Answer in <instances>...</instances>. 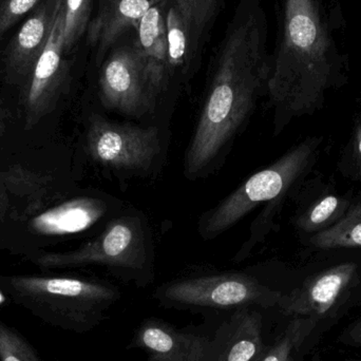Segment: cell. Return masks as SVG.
<instances>
[{
	"label": "cell",
	"instance_id": "obj_16",
	"mask_svg": "<svg viewBox=\"0 0 361 361\" xmlns=\"http://www.w3.org/2000/svg\"><path fill=\"white\" fill-rule=\"evenodd\" d=\"M106 209L107 206L102 200L80 197L36 216L30 227L37 235H63L80 233L101 220Z\"/></svg>",
	"mask_w": 361,
	"mask_h": 361
},
{
	"label": "cell",
	"instance_id": "obj_5",
	"mask_svg": "<svg viewBox=\"0 0 361 361\" xmlns=\"http://www.w3.org/2000/svg\"><path fill=\"white\" fill-rule=\"evenodd\" d=\"M32 262L42 269L102 264L139 271L147 261L145 233L137 216H123L110 223L93 241L68 252H38Z\"/></svg>",
	"mask_w": 361,
	"mask_h": 361
},
{
	"label": "cell",
	"instance_id": "obj_6",
	"mask_svg": "<svg viewBox=\"0 0 361 361\" xmlns=\"http://www.w3.org/2000/svg\"><path fill=\"white\" fill-rule=\"evenodd\" d=\"M282 296L281 292L242 274L179 280L166 284L158 292L159 298L171 305L212 309L278 307Z\"/></svg>",
	"mask_w": 361,
	"mask_h": 361
},
{
	"label": "cell",
	"instance_id": "obj_12",
	"mask_svg": "<svg viewBox=\"0 0 361 361\" xmlns=\"http://www.w3.org/2000/svg\"><path fill=\"white\" fill-rule=\"evenodd\" d=\"M167 1L156 0L135 25L137 37L135 44L158 94L166 88L171 76L166 27Z\"/></svg>",
	"mask_w": 361,
	"mask_h": 361
},
{
	"label": "cell",
	"instance_id": "obj_10",
	"mask_svg": "<svg viewBox=\"0 0 361 361\" xmlns=\"http://www.w3.org/2000/svg\"><path fill=\"white\" fill-rule=\"evenodd\" d=\"M63 53V11L61 6L48 42L38 57L30 78L25 97L27 128L35 126L56 103L66 75Z\"/></svg>",
	"mask_w": 361,
	"mask_h": 361
},
{
	"label": "cell",
	"instance_id": "obj_7",
	"mask_svg": "<svg viewBox=\"0 0 361 361\" xmlns=\"http://www.w3.org/2000/svg\"><path fill=\"white\" fill-rule=\"evenodd\" d=\"M87 150L108 169L146 171L160 154V137L156 127L118 124L94 116L87 131Z\"/></svg>",
	"mask_w": 361,
	"mask_h": 361
},
{
	"label": "cell",
	"instance_id": "obj_3",
	"mask_svg": "<svg viewBox=\"0 0 361 361\" xmlns=\"http://www.w3.org/2000/svg\"><path fill=\"white\" fill-rule=\"evenodd\" d=\"M0 290L44 324L78 334L99 326L120 298L109 284L69 276H0Z\"/></svg>",
	"mask_w": 361,
	"mask_h": 361
},
{
	"label": "cell",
	"instance_id": "obj_9",
	"mask_svg": "<svg viewBox=\"0 0 361 361\" xmlns=\"http://www.w3.org/2000/svg\"><path fill=\"white\" fill-rule=\"evenodd\" d=\"M357 274V264L341 263L305 280V283L280 300L279 309L286 316L310 317L319 322L334 310Z\"/></svg>",
	"mask_w": 361,
	"mask_h": 361
},
{
	"label": "cell",
	"instance_id": "obj_24",
	"mask_svg": "<svg viewBox=\"0 0 361 361\" xmlns=\"http://www.w3.org/2000/svg\"><path fill=\"white\" fill-rule=\"evenodd\" d=\"M341 207L343 201L341 197L334 195H326L305 212V216L299 220V227L305 231H316L336 216Z\"/></svg>",
	"mask_w": 361,
	"mask_h": 361
},
{
	"label": "cell",
	"instance_id": "obj_20",
	"mask_svg": "<svg viewBox=\"0 0 361 361\" xmlns=\"http://www.w3.org/2000/svg\"><path fill=\"white\" fill-rule=\"evenodd\" d=\"M318 320L298 317L293 320L281 336L257 361H293L295 354L317 326Z\"/></svg>",
	"mask_w": 361,
	"mask_h": 361
},
{
	"label": "cell",
	"instance_id": "obj_28",
	"mask_svg": "<svg viewBox=\"0 0 361 361\" xmlns=\"http://www.w3.org/2000/svg\"><path fill=\"white\" fill-rule=\"evenodd\" d=\"M2 109H1V107H0V118H1V116H2ZM0 126H1V121H0ZM0 130H1V129H0Z\"/></svg>",
	"mask_w": 361,
	"mask_h": 361
},
{
	"label": "cell",
	"instance_id": "obj_14",
	"mask_svg": "<svg viewBox=\"0 0 361 361\" xmlns=\"http://www.w3.org/2000/svg\"><path fill=\"white\" fill-rule=\"evenodd\" d=\"M214 361H257L264 354L262 317L254 310L243 307L219 330Z\"/></svg>",
	"mask_w": 361,
	"mask_h": 361
},
{
	"label": "cell",
	"instance_id": "obj_26",
	"mask_svg": "<svg viewBox=\"0 0 361 361\" xmlns=\"http://www.w3.org/2000/svg\"><path fill=\"white\" fill-rule=\"evenodd\" d=\"M341 341L353 347H361V319L348 329L341 336Z\"/></svg>",
	"mask_w": 361,
	"mask_h": 361
},
{
	"label": "cell",
	"instance_id": "obj_19",
	"mask_svg": "<svg viewBox=\"0 0 361 361\" xmlns=\"http://www.w3.org/2000/svg\"><path fill=\"white\" fill-rule=\"evenodd\" d=\"M34 187L35 173L32 171H25L19 166L10 167L4 171L0 178V223L15 214L16 206L13 203L14 200L25 201L27 210Z\"/></svg>",
	"mask_w": 361,
	"mask_h": 361
},
{
	"label": "cell",
	"instance_id": "obj_25",
	"mask_svg": "<svg viewBox=\"0 0 361 361\" xmlns=\"http://www.w3.org/2000/svg\"><path fill=\"white\" fill-rule=\"evenodd\" d=\"M42 0H4L0 4V38Z\"/></svg>",
	"mask_w": 361,
	"mask_h": 361
},
{
	"label": "cell",
	"instance_id": "obj_27",
	"mask_svg": "<svg viewBox=\"0 0 361 361\" xmlns=\"http://www.w3.org/2000/svg\"><path fill=\"white\" fill-rule=\"evenodd\" d=\"M354 144H355L356 158L361 166V121L356 124Z\"/></svg>",
	"mask_w": 361,
	"mask_h": 361
},
{
	"label": "cell",
	"instance_id": "obj_11",
	"mask_svg": "<svg viewBox=\"0 0 361 361\" xmlns=\"http://www.w3.org/2000/svg\"><path fill=\"white\" fill-rule=\"evenodd\" d=\"M133 347L143 350L147 361H214V341L185 333L158 319L145 320L135 332Z\"/></svg>",
	"mask_w": 361,
	"mask_h": 361
},
{
	"label": "cell",
	"instance_id": "obj_29",
	"mask_svg": "<svg viewBox=\"0 0 361 361\" xmlns=\"http://www.w3.org/2000/svg\"><path fill=\"white\" fill-rule=\"evenodd\" d=\"M4 171H0V178L2 177V175H4Z\"/></svg>",
	"mask_w": 361,
	"mask_h": 361
},
{
	"label": "cell",
	"instance_id": "obj_1",
	"mask_svg": "<svg viewBox=\"0 0 361 361\" xmlns=\"http://www.w3.org/2000/svg\"><path fill=\"white\" fill-rule=\"evenodd\" d=\"M267 25L257 0H243L216 56V69L185 154L187 177L205 171L239 133L267 90L271 63Z\"/></svg>",
	"mask_w": 361,
	"mask_h": 361
},
{
	"label": "cell",
	"instance_id": "obj_15",
	"mask_svg": "<svg viewBox=\"0 0 361 361\" xmlns=\"http://www.w3.org/2000/svg\"><path fill=\"white\" fill-rule=\"evenodd\" d=\"M156 0H101L99 11L89 23V44L104 52L122 33L135 27Z\"/></svg>",
	"mask_w": 361,
	"mask_h": 361
},
{
	"label": "cell",
	"instance_id": "obj_21",
	"mask_svg": "<svg viewBox=\"0 0 361 361\" xmlns=\"http://www.w3.org/2000/svg\"><path fill=\"white\" fill-rule=\"evenodd\" d=\"M167 38H169V65L171 75L173 71L189 66L188 38L179 11L171 0L167 1L166 8Z\"/></svg>",
	"mask_w": 361,
	"mask_h": 361
},
{
	"label": "cell",
	"instance_id": "obj_18",
	"mask_svg": "<svg viewBox=\"0 0 361 361\" xmlns=\"http://www.w3.org/2000/svg\"><path fill=\"white\" fill-rule=\"evenodd\" d=\"M179 11L189 44L190 61L218 8L219 0H171Z\"/></svg>",
	"mask_w": 361,
	"mask_h": 361
},
{
	"label": "cell",
	"instance_id": "obj_23",
	"mask_svg": "<svg viewBox=\"0 0 361 361\" xmlns=\"http://www.w3.org/2000/svg\"><path fill=\"white\" fill-rule=\"evenodd\" d=\"M0 361H46L16 329L0 319Z\"/></svg>",
	"mask_w": 361,
	"mask_h": 361
},
{
	"label": "cell",
	"instance_id": "obj_4",
	"mask_svg": "<svg viewBox=\"0 0 361 361\" xmlns=\"http://www.w3.org/2000/svg\"><path fill=\"white\" fill-rule=\"evenodd\" d=\"M318 143V140H307L267 169L252 175L204 214L200 221V233L205 239L218 237L261 204L283 195L311 163Z\"/></svg>",
	"mask_w": 361,
	"mask_h": 361
},
{
	"label": "cell",
	"instance_id": "obj_8",
	"mask_svg": "<svg viewBox=\"0 0 361 361\" xmlns=\"http://www.w3.org/2000/svg\"><path fill=\"white\" fill-rule=\"evenodd\" d=\"M102 103L125 116L139 118L149 111L154 90L135 42L116 49L106 59L99 75Z\"/></svg>",
	"mask_w": 361,
	"mask_h": 361
},
{
	"label": "cell",
	"instance_id": "obj_22",
	"mask_svg": "<svg viewBox=\"0 0 361 361\" xmlns=\"http://www.w3.org/2000/svg\"><path fill=\"white\" fill-rule=\"evenodd\" d=\"M93 0H65L63 1V48L72 50L88 29Z\"/></svg>",
	"mask_w": 361,
	"mask_h": 361
},
{
	"label": "cell",
	"instance_id": "obj_2",
	"mask_svg": "<svg viewBox=\"0 0 361 361\" xmlns=\"http://www.w3.org/2000/svg\"><path fill=\"white\" fill-rule=\"evenodd\" d=\"M333 75L332 46L315 1L284 0L281 42L267 86L276 133L319 110Z\"/></svg>",
	"mask_w": 361,
	"mask_h": 361
},
{
	"label": "cell",
	"instance_id": "obj_17",
	"mask_svg": "<svg viewBox=\"0 0 361 361\" xmlns=\"http://www.w3.org/2000/svg\"><path fill=\"white\" fill-rule=\"evenodd\" d=\"M312 244L322 250L361 247V202L351 208L332 226L311 238Z\"/></svg>",
	"mask_w": 361,
	"mask_h": 361
},
{
	"label": "cell",
	"instance_id": "obj_13",
	"mask_svg": "<svg viewBox=\"0 0 361 361\" xmlns=\"http://www.w3.org/2000/svg\"><path fill=\"white\" fill-rule=\"evenodd\" d=\"M65 0H42L19 30L8 49V63L16 73L29 75L50 37Z\"/></svg>",
	"mask_w": 361,
	"mask_h": 361
}]
</instances>
